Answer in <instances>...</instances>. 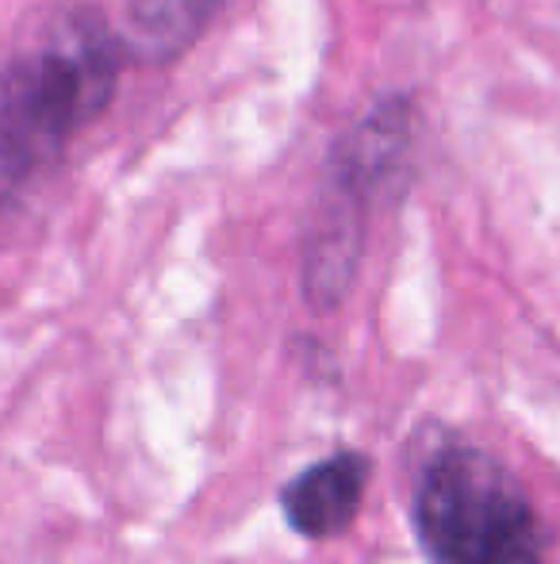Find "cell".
Segmentation results:
<instances>
[{"label":"cell","instance_id":"1","mask_svg":"<svg viewBox=\"0 0 560 564\" xmlns=\"http://www.w3.org/2000/svg\"><path fill=\"white\" fill-rule=\"evenodd\" d=\"M123 54L105 15L69 12L0 62V208L112 105Z\"/></svg>","mask_w":560,"mask_h":564},{"label":"cell","instance_id":"4","mask_svg":"<svg viewBox=\"0 0 560 564\" xmlns=\"http://www.w3.org/2000/svg\"><path fill=\"white\" fill-rule=\"evenodd\" d=\"M369 476H373V460L358 449L315 460L281 488L284 519L296 534L311 538V542L345 534L361 511Z\"/></svg>","mask_w":560,"mask_h":564},{"label":"cell","instance_id":"3","mask_svg":"<svg viewBox=\"0 0 560 564\" xmlns=\"http://www.w3.org/2000/svg\"><path fill=\"white\" fill-rule=\"evenodd\" d=\"M411 522L430 564H541L546 538L518 480L484 449L446 446L415 480Z\"/></svg>","mask_w":560,"mask_h":564},{"label":"cell","instance_id":"2","mask_svg":"<svg viewBox=\"0 0 560 564\" xmlns=\"http://www.w3.org/2000/svg\"><path fill=\"white\" fill-rule=\"evenodd\" d=\"M411 139V97L384 93L330 147L304 235V296L315 312H334L350 296L365 253L369 212L384 181L399 173Z\"/></svg>","mask_w":560,"mask_h":564},{"label":"cell","instance_id":"5","mask_svg":"<svg viewBox=\"0 0 560 564\" xmlns=\"http://www.w3.org/2000/svg\"><path fill=\"white\" fill-rule=\"evenodd\" d=\"M231 0H123L128 46L154 62L185 54Z\"/></svg>","mask_w":560,"mask_h":564}]
</instances>
